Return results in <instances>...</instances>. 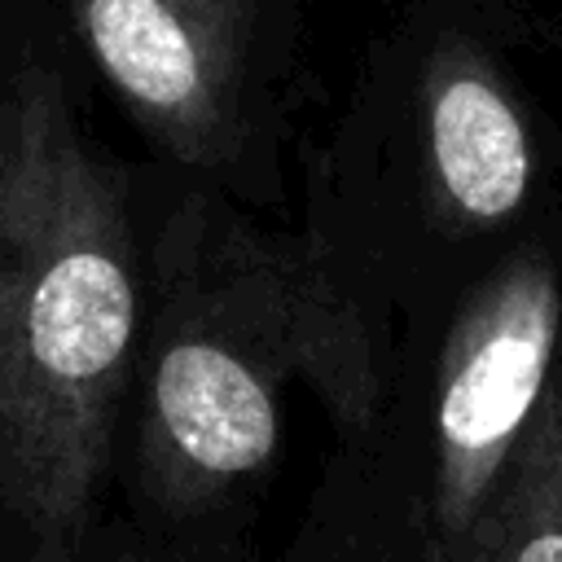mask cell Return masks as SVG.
I'll return each instance as SVG.
<instances>
[{
  "instance_id": "3957f363",
  "label": "cell",
  "mask_w": 562,
  "mask_h": 562,
  "mask_svg": "<svg viewBox=\"0 0 562 562\" xmlns=\"http://www.w3.org/2000/svg\"><path fill=\"white\" fill-rule=\"evenodd\" d=\"M75 26L140 127L184 162L237 132L250 0H70Z\"/></svg>"
},
{
  "instance_id": "5b68a950",
  "label": "cell",
  "mask_w": 562,
  "mask_h": 562,
  "mask_svg": "<svg viewBox=\"0 0 562 562\" xmlns=\"http://www.w3.org/2000/svg\"><path fill=\"white\" fill-rule=\"evenodd\" d=\"M426 171L439 211L461 228L505 224L531 193L536 154L527 123L492 61L452 40L422 83Z\"/></svg>"
},
{
  "instance_id": "7a4b0ae2",
  "label": "cell",
  "mask_w": 562,
  "mask_h": 562,
  "mask_svg": "<svg viewBox=\"0 0 562 562\" xmlns=\"http://www.w3.org/2000/svg\"><path fill=\"white\" fill-rule=\"evenodd\" d=\"M562 334L558 272L540 250L514 255L457 316L435 400V518L465 531L527 435Z\"/></svg>"
},
{
  "instance_id": "277c9868",
  "label": "cell",
  "mask_w": 562,
  "mask_h": 562,
  "mask_svg": "<svg viewBox=\"0 0 562 562\" xmlns=\"http://www.w3.org/2000/svg\"><path fill=\"white\" fill-rule=\"evenodd\" d=\"M277 439V369L220 334H184L162 347L149 378L145 465L171 505H198L263 470Z\"/></svg>"
},
{
  "instance_id": "8992f818",
  "label": "cell",
  "mask_w": 562,
  "mask_h": 562,
  "mask_svg": "<svg viewBox=\"0 0 562 562\" xmlns=\"http://www.w3.org/2000/svg\"><path fill=\"white\" fill-rule=\"evenodd\" d=\"M452 562H562V391L540 400Z\"/></svg>"
},
{
  "instance_id": "6da1fadb",
  "label": "cell",
  "mask_w": 562,
  "mask_h": 562,
  "mask_svg": "<svg viewBox=\"0 0 562 562\" xmlns=\"http://www.w3.org/2000/svg\"><path fill=\"white\" fill-rule=\"evenodd\" d=\"M136 334L119 176L79 140L57 75L0 88V505L35 562H75Z\"/></svg>"
}]
</instances>
